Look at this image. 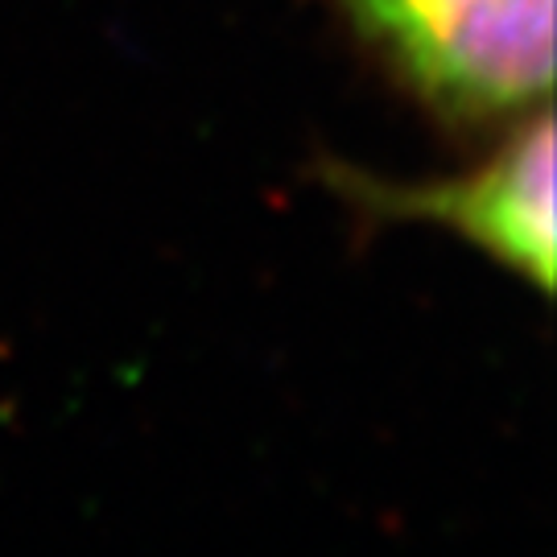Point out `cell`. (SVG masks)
<instances>
[{
  "mask_svg": "<svg viewBox=\"0 0 557 557\" xmlns=\"http://www.w3.org/2000/svg\"><path fill=\"white\" fill-rule=\"evenodd\" d=\"M359 38L430 112L499 124L549 108L554 0H338Z\"/></svg>",
  "mask_w": 557,
  "mask_h": 557,
  "instance_id": "obj_1",
  "label": "cell"
},
{
  "mask_svg": "<svg viewBox=\"0 0 557 557\" xmlns=\"http://www.w3.org/2000/svg\"><path fill=\"white\" fill-rule=\"evenodd\" d=\"M554 165V116L537 108L512 120L508 140L462 178L405 186L351 165H326L322 178L335 199L351 202L368 220L446 227L545 298L554 294L557 264Z\"/></svg>",
  "mask_w": 557,
  "mask_h": 557,
  "instance_id": "obj_2",
  "label": "cell"
}]
</instances>
